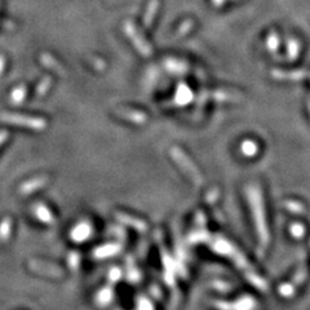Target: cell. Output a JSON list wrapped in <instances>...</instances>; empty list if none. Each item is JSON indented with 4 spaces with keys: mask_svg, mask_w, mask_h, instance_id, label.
<instances>
[{
    "mask_svg": "<svg viewBox=\"0 0 310 310\" xmlns=\"http://www.w3.org/2000/svg\"><path fill=\"white\" fill-rule=\"evenodd\" d=\"M6 136H7L6 132H2V133H0V144L3 143V140L6 139Z\"/></svg>",
    "mask_w": 310,
    "mask_h": 310,
    "instance_id": "1",
    "label": "cell"
},
{
    "mask_svg": "<svg viewBox=\"0 0 310 310\" xmlns=\"http://www.w3.org/2000/svg\"><path fill=\"white\" fill-rule=\"evenodd\" d=\"M2 68H3V60L0 58V74H2Z\"/></svg>",
    "mask_w": 310,
    "mask_h": 310,
    "instance_id": "2",
    "label": "cell"
}]
</instances>
